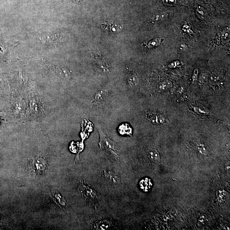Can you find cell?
<instances>
[{"mask_svg": "<svg viewBox=\"0 0 230 230\" xmlns=\"http://www.w3.org/2000/svg\"><path fill=\"white\" fill-rule=\"evenodd\" d=\"M102 27L106 31L112 32H118L122 28L121 26L115 22L103 23L102 24Z\"/></svg>", "mask_w": 230, "mask_h": 230, "instance_id": "5b68a950", "label": "cell"}, {"mask_svg": "<svg viewBox=\"0 0 230 230\" xmlns=\"http://www.w3.org/2000/svg\"><path fill=\"white\" fill-rule=\"evenodd\" d=\"M146 117L151 123L154 125H162L165 120V117L161 114L151 111L146 113Z\"/></svg>", "mask_w": 230, "mask_h": 230, "instance_id": "3957f363", "label": "cell"}, {"mask_svg": "<svg viewBox=\"0 0 230 230\" xmlns=\"http://www.w3.org/2000/svg\"><path fill=\"white\" fill-rule=\"evenodd\" d=\"M176 0H163V3L168 5H173L176 3Z\"/></svg>", "mask_w": 230, "mask_h": 230, "instance_id": "d6986e66", "label": "cell"}, {"mask_svg": "<svg viewBox=\"0 0 230 230\" xmlns=\"http://www.w3.org/2000/svg\"><path fill=\"white\" fill-rule=\"evenodd\" d=\"M119 132L122 135H128L131 136L132 135V129L127 124H123L119 127Z\"/></svg>", "mask_w": 230, "mask_h": 230, "instance_id": "8fae6325", "label": "cell"}, {"mask_svg": "<svg viewBox=\"0 0 230 230\" xmlns=\"http://www.w3.org/2000/svg\"><path fill=\"white\" fill-rule=\"evenodd\" d=\"M198 70L196 69L194 70L192 75V80L193 81H197L198 79Z\"/></svg>", "mask_w": 230, "mask_h": 230, "instance_id": "ffe728a7", "label": "cell"}, {"mask_svg": "<svg viewBox=\"0 0 230 230\" xmlns=\"http://www.w3.org/2000/svg\"><path fill=\"white\" fill-rule=\"evenodd\" d=\"M180 65V63L178 61H174L171 63L170 64L169 67L170 68H175L176 67H179Z\"/></svg>", "mask_w": 230, "mask_h": 230, "instance_id": "ac0fdd59", "label": "cell"}, {"mask_svg": "<svg viewBox=\"0 0 230 230\" xmlns=\"http://www.w3.org/2000/svg\"><path fill=\"white\" fill-rule=\"evenodd\" d=\"M161 39L160 38H155L151 40L148 44V47L149 48H153L158 46L161 44Z\"/></svg>", "mask_w": 230, "mask_h": 230, "instance_id": "4fadbf2b", "label": "cell"}, {"mask_svg": "<svg viewBox=\"0 0 230 230\" xmlns=\"http://www.w3.org/2000/svg\"><path fill=\"white\" fill-rule=\"evenodd\" d=\"M188 49V46L185 44H182L180 46V49L184 50Z\"/></svg>", "mask_w": 230, "mask_h": 230, "instance_id": "44dd1931", "label": "cell"}, {"mask_svg": "<svg viewBox=\"0 0 230 230\" xmlns=\"http://www.w3.org/2000/svg\"><path fill=\"white\" fill-rule=\"evenodd\" d=\"M108 90H101L95 94L93 102L98 105H102L108 96Z\"/></svg>", "mask_w": 230, "mask_h": 230, "instance_id": "277c9868", "label": "cell"}, {"mask_svg": "<svg viewBox=\"0 0 230 230\" xmlns=\"http://www.w3.org/2000/svg\"><path fill=\"white\" fill-rule=\"evenodd\" d=\"M182 29H183V30L184 32H187L189 35H192L193 34V32L192 30H191L190 25H189V24H187V23H184V24L182 25Z\"/></svg>", "mask_w": 230, "mask_h": 230, "instance_id": "9a60e30c", "label": "cell"}, {"mask_svg": "<svg viewBox=\"0 0 230 230\" xmlns=\"http://www.w3.org/2000/svg\"><path fill=\"white\" fill-rule=\"evenodd\" d=\"M221 78V75L220 74L217 73H213L211 75V78H210V83L212 84L216 83L219 82Z\"/></svg>", "mask_w": 230, "mask_h": 230, "instance_id": "7c38bea8", "label": "cell"}, {"mask_svg": "<svg viewBox=\"0 0 230 230\" xmlns=\"http://www.w3.org/2000/svg\"><path fill=\"white\" fill-rule=\"evenodd\" d=\"M75 1L77 2H81V1H82V0H75Z\"/></svg>", "mask_w": 230, "mask_h": 230, "instance_id": "7402d4cb", "label": "cell"}, {"mask_svg": "<svg viewBox=\"0 0 230 230\" xmlns=\"http://www.w3.org/2000/svg\"><path fill=\"white\" fill-rule=\"evenodd\" d=\"M152 184L150 180L145 178L141 180L140 182L141 189L144 191H148L151 188Z\"/></svg>", "mask_w": 230, "mask_h": 230, "instance_id": "ba28073f", "label": "cell"}, {"mask_svg": "<svg viewBox=\"0 0 230 230\" xmlns=\"http://www.w3.org/2000/svg\"><path fill=\"white\" fill-rule=\"evenodd\" d=\"M147 156L149 160L154 163H158L160 160L159 152L156 150L153 149L148 150L147 152Z\"/></svg>", "mask_w": 230, "mask_h": 230, "instance_id": "8992f818", "label": "cell"}, {"mask_svg": "<svg viewBox=\"0 0 230 230\" xmlns=\"http://www.w3.org/2000/svg\"><path fill=\"white\" fill-rule=\"evenodd\" d=\"M98 130L100 135L99 145L100 148L104 149L113 158L118 160V155L115 143L108 138L99 129H98Z\"/></svg>", "mask_w": 230, "mask_h": 230, "instance_id": "6da1fadb", "label": "cell"}, {"mask_svg": "<svg viewBox=\"0 0 230 230\" xmlns=\"http://www.w3.org/2000/svg\"><path fill=\"white\" fill-rule=\"evenodd\" d=\"M197 16L201 18H204L207 16L208 13L206 10L201 7H198L197 9Z\"/></svg>", "mask_w": 230, "mask_h": 230, "instance_id": "5bb4252c", "label": "cell"}, {"mask_svg": "<svg viewBox=\"0 0 230 230\" xmlns=\"http://www.w3.org/2000/svg\"><path fill=\"white\" fill-rule=\"evenodd\" d=\"M30 168L35 175H42L46 170L47 163L43 158L37 157L31 161Z\"/></svg>", "mask_w": 230, "mask_h": 230, "instance_id": "7a4b0ae2", "label": "cell"}, {"mask_svg": "<svg viewBox=\"0 0 230 230\" xmlns=\"http://www.w3.org/2000/svg\"><path fill=\"white\" fill-rule=\"evenodd\" d=\"M173 84L170 81H164L159 84L158 86V89L160 92H164L168 90L172 87Z\"/></svg>", "mask_w": 230, "mask_h": 230, "instance_id": "30bf717a", "label": "cell"}, {"mask_svg": "<svg viewBox=\"0 0 230 230\" xmlns=\"http://www.w3.org/2000/svg\"><path fill=\"white\" fill-rule=\"evenodd\" d=\"M167 16V14L166 13H160L159 14L156 15L154 18V20L156 21L160 20L161 19H164Z\"/></svg>", "mask_w": 230, "mask_h": 230, "instance_id": "e0dca14e", "label": "cell"}, {"mask_svg": "<svg viewBox=\"0 0 230 230\" xmlns=\"http://www.w3.org/2000/svg\"><path fill=\"white\" fill-rule=\"evenodd\" d=\"M222 41L223 42L226 43L228 42L230 40V33L229 31L224 32L222 36Z\"/></svg>", "mask_w": 230, "mask_h": 230, "instance_id": "2e32d148", "label": "cell"}, {"mask_svg": "<svg viewBox=\"0 0 230 230\" xmlns=\"http://www.w3.org/2000/svg\"><path fill=\"white\" fill-rule=\"evenodd\" d=\"M104 174L106 179L114 185L118 184L119 183L120 181L119 178L115 173L111 171H104Z\"/></svg>", "mask_w": 230, "mask_h": 230, "instance_id": "52a82bcc", "label": "cell"}, {"mask_svg": "<svg viewBox=\"0 0 230 230\" xmlns=\"http://www.w3.org/2000/svg\"><path fill=\"white\" fill-rule=\"evenodd\" d=\"M128 81L131 87H135L139 82V79L135 73L131 72L128 75Z\"/></svg>", "mask_w": 230, "mask_h": 230, "instance_id": "9c48e42d", "label": "cell"}]
</instances>
